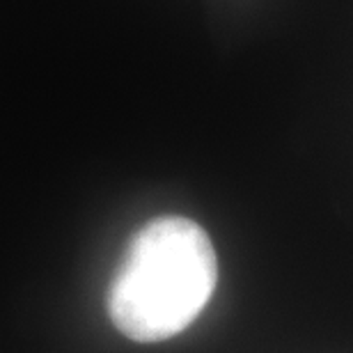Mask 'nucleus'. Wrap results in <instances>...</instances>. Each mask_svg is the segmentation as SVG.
Wrapping results in <instances>:
<instances>
[{
  "mask_svg": "<svg viewBox=\"0 0 353 353\" xmlns=\"http://www.w3.org/2000/svg\"><path fill=\"white\" fill-rule=\"evenodd\" d=\"M218 282L209 234L183 216L136 232L108 289V314L133 342H163L197 319Z\"/></svg>",
  "mask_w": 353,
  "mask_h": 353,
  "instance_id": "f257e3e1",
  "label": "nucleus"
}]
</instances>
